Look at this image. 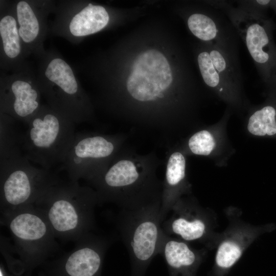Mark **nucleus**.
Wrapping results in <instances>:
<instances>
[{
  "mask_svg": "<svg viewBox=\"0 0 276 276\" xmlns=\"http://www.w3.org/2000/svg\"><path fill=\"white\" fill-rule=\"evenodd\" d=\"M161 163L154 150L140 154L125 145L90 183L99 204L110 202L133 210L161 201L163 181L156 174Z\"/></svg>",
  "mask_w": 276,
  "mask_h": 276,
  "instance_id": "1",
  "label": "nucleus"
},
{
  "mask_svg": "<svg viewBox=\"0 0 276 276\" xmlns=\"http://www.w3.org/2000/svg\"><path fill=\"white\" fill-rule=\"evenodd\" d=\"M98 204V195L92 187L60 179L33 205L44 214L56 238L76 242L95 228V209Z\"/></svg>",
  "mask_w": 276,
  "mask_h": 276,
  "instance_id": "2",
  "label": "nucleus"
},
{
  "mask_svg": "<svg viewBox=\"0 0 276 276\" xmlns=\"http://www.w3.org/2000/svg\"><path fill=\"white\" fill-rule=\"evenodd\" d=\"M38 59L36 74L47 104L75 124L92 121L91 104L68 63L54 48Z\"/></svg>",
  "mask_w": 276,
  "mask_h": 276,
  "instance_id": "3",
  "label": "nucleus"
},
{
  "mask_svg": "<svg viewBox=\"0 0 276 276\" xmlns=\"http://www.w3.org/2000/svg\"><path fill=\"white\" fill-rule=\"evenodd\" d=\"M1 223L10 231L13 251L19 257L25 276H31L33 270L59 248L49 221L33 204L1 214Z\"/></svg>",
  "mask_w": 276,
  "mask_h": 276,
  "instance_id": "4",
  "label": "nucleus"
},
{
  "mask_svg": "<svg viewBox=\"0 0 276 276\" xmlns=\"http://www.w3.org/2000/svg\"><path fill=\"white\" fill-rule=\"evenodd\" d=\"M205 43L197 58L203 82L232 112L242 114L250 104L244 90L238 44Z\"/></svg>",
  "mask_w": 276,
  "mask_h": 276,
  "instance_id": "5",
  "label": "nucleus"
},
{
  "mask_svg": "<svg viewBox=\"0 0 276 276\" xmlns=\"http://www.w3.org/2000/svg\"><path fill=\"white\" fill-rule=\"evenodd\" d=\"M26 124L21 136L24 155L47 170L62 163L76 133L75 124L42 104Z\"/></svg>",
  "mask_w": 276,
  "mask_h": 276,
  "instance_id": "6",
  "label": "nucleus"
},
{
  "mask_svg": "<svg viewBox=\"0 0 276 276\" xmlns=\"http://www.w3.org/2000/svg\"><path fill=\"white\" fill-rule=\"evenodd\" d=\"M0 158L1 214L34 204L60 180L50 170L33 166L19 150Z\"/></svg>",
  "mask_w": 276,
  "mask_h": 276,
  "instance_id": "7",
  "label": "nucleus"
},
{
  "mask_svg": "<svg viewBox=\"0 0 276 276\" xmlns=\"http://www.w3.org/2000/svg\"><path fill=\"white\" fill-rule=\"evenodd\" d=\"M127 138L124 133H75L62 163L69 180L83 179L90 184L107 168Z\"/></svg>",
  "mask_w": 276,
  "mask_h": 276,
  "instance_id": "8",
  "label": "nucleus"
},
{
  "mask_svg": "<svg viewBox=\"0 0 276 276\" xmlns=\"http://www.w3.org/2000/svg\"><path fill=\"white\" fill-rule=\"evenodd\" d=\"M161 201L133 210H121L117 228L137 270L159 254L164 232L159 217Z\"/></svg>",
  "mask_w": 276,
  "mask_h": 276,
  "instance_id": "9",
  "label": "nucleus"
},
{
  "mask_svg": "<svg viewBox=\"0 0 276 276\" xmlns=\"http://www.w3.org/2000/svg\"><path fill=\"white\" fill-rule=\"evenodd\" d=\"M53 12L55 16L49 27V34L73 44L80 43L85 36L101 31L110 19L103 6L80 0L58 1Z\"/></svg>",
  "mask_w": 276,
  "mask_h": 276,
  "instance_id": "10",
  "label": "nucleus"
},
{
  "mask_svg": "<svg viewBox=\"0 0 276 276\" xmlns=\"http://www.w3.org/2000/svg\"><path fill=\"white\" fill-rule=\"evenodd\" d=\"M41 96L36 72L30 63L10 74L1 72L0 113L27 124L42 106Z\"/></svg>",
  "mask_w": 276,
  "mask_h": 276,
  "instance_id": "11",
  "label": "nucleus"
},
{
  "mask_svg": "<svg viewBox=\"0 0 276 276\" xmlns=\"http://www.w3.org/2000/svg\"><path fill=\"white\" fill-rule=\"evenodd\" d=\"M109 240L90 232L70 251L40 266L38 276H100Z\"/></svg>",
  "mask_w": 276,
  "mask_h": 276,
  "instance_id": "12",
  "label": "nucleus"
},
{
  "mask_svg": "<svg viewBox=\"0 0 276 276\" xmlns=\"http://www.w3.org/2000/svg\"><path fill=\"white\" fill-rule=\"evenodd\" d=\"M232 113L231 110L226 108L217 122L210 125H200L181 139L178 143L184 153L188 156L208 158L219 167L227 166L235 152L227 132Z\"/></svg>",
  "mask_w": 276,
  "mask_h": 276,
  "instance_id": "13",
  "label": "nucleus"
},
{
  "mask_svg": "<svg viewBox=\"0 0 276 276\" xmlns=\"http://www.w3.org/2000/svg\"><path fill=\"white\" fill-rule=\"evenodd\" d=\"M56 3L51 0L12 1L27 58L33 55L39 59L45 53L44 41L49 34L48 16L54 11Z\"/></svg>",
  "mask_w": 276,
  "mask_h": 276,
  "instance_id": "14",
  "label": "nucleus"
},
{
  "mask_svg": "<svg viewBox=\"0 0 276 276\" xmlns=\"http://www.w3.org/2000/svg\"><path fill=\"white\" fill-rule=\"evenodd\" d=\"M188 156L178 142L169 145L166 151L165 173L163 181L159 217L162 222L181 196L190 192L187 178Z\"/></svg>",
  "mask_w": 276,
  "mask_h": 276,
  "instance_id": "15",
  "label": "nucleus"
},
{
  "mask_svg": "<svg viewBox=\"0 0 276 276\" xmlns=\"http://www.w3.org/2000/svg\"><path fill=\"white\" fill-rule=\"evenodd\" d=\"M0 67L4 71L15 72L22 68L26 60L12 1H1Z\"/></svg>",
  "mask_w": 276,
  "mask_h": 276,
  "instance_id": "16",
  "label": "nucleus"
},
{
  "mask_svg": "<svg viewBox=\"0 0 276 276\" xmlns=\"http://www.w3.org/2000/svg\"><path fill=\"white\" fill-rule=\"evenodd\" d=\"M208 13H195L189 16L188 27L191 33L204 43L238 44V35L224 12L211 3Z\"/></svg>",
  "mask_w": 276,
  "mask_h": 276,
  "instance_id": "17",
  "label": "nucleus"
},
{
  "mask_svg": "<svg viewBox=\"0 0 276 276\" xmlns=\"http://www.w3.org/2000/svg\"><path fill=\"white\" fill-rule=\"evenodd\" d=\"M197 208L192 199L179 198L172 208L171 215L162 223L163 232L186 241L201 239L205 234L206 226L197 213Z\"/></svg>",
  "mask_w": 276,
  "mask_h": 276,
  "instance_id": "18",
  "label": "nucleus"
},
{
  "mask_svg": "<svg viewBox=\"0 0 276 276\" xmlns=\"http://www.w3.org/2000/svg\"><path fill=\"white\" fill-rule=\"evenodd\" d=\"M244 121L245 132L252 137L276 135V107L271 104H250Z\"/></svg>",
  "mask_w": 276,
  "mask_h": 276,
  "instance_id": "19",
  "label": "nucleus"
},
{
  "mask_svg": "<svg viewBox=\"0 0 276 276\" xmlns=\"http://www.w3.org/2000/svg\"><path fill=\"white\" fill-rule=\"evenodd\" d=\"M159 254L163 256L174 272L192 267L198 259L197 253L186 242L168 236L164 232Z\"/></svg>",
  "mask_w": 276,
  "mask_h": 276,
  "instance_id": "20",
  "label": "nucleus"
},
{
  "mask_svg": "<svg viewBox=\"0 0 276 276\" xmlns=\"http://www.w3.org/2000/svg\"><path fill=\"white\" fill-rule=\"evenodd\" d=\"M241 254V248L237 243L229 240L223 241L218 248L216 262L218 266L228 268L239 260Z\"/></svg>",
  "mask_w": 276,
  "mask_h": 276,
  "instance_id": "21",
  "label": "nucleus"
},
{
  "mask_svg": "<svg viewBox=\"0 0 276 276\" xmlns=\"http://www.w3.org/2000/svg\"><path fill=\"white\" fill-rule=\"evenodd\" d=\"M1 251L7 263V267L11 273L18 275H25L24 268L19 260L12 256L14 252L13 246L8 239L3 236L1 237Z\"/></svg>",
  "mask_w": 276,
  "mask_h": 276,
  "instance_id": "22",
  "label": "nucleus"
},
{
  "mask_svg": "<svg viewBox=\"0 0 276 276\" xmlns=\"http://www.w3.org/2000/svg\"><path fill=\"white\" fill-rule=\"evenodd\" d=\"M0 276H25V275H18L11 273L4 265L2 262L0 264Z\"/></svg>",
  "mask_w": 276,
  "mask_h": 276,
  "instance_id": "23",
  "label": "nucleus"
}]
</instances>
